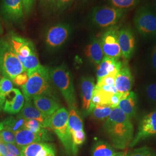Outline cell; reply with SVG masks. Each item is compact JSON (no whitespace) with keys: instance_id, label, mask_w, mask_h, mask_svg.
Segmentation results:
<instances>
[{"instance_id":"1","label":"cell","mask_w":156,"mask_h":156,"mask_svg":"<svg viewBox=\"0 0 156 156\" xmlns=\"http://www.w3.org/2000/svg\"><path fill=\"white\" fill-rule=\"evenodd\" d=\"M104 129L113 146L118 149H126L134 138V126L131 119L119 107L112 109L104 124Z\"/></svg>"},{"instance_id":"2","label":"cell","mask_w":156,"mask_h":156,"mask_svg":"<svg viewBox=\"0 0 156 156\" xmlns=\"http://www.w3.org/2000/svg\"><path fill=\"white\" fill-rule=\"evenodd\" d=\"M27 73L28 80L22 86L23 94L25 100H33L34 97L39 95L53 96L51 93L49 70L47 67L41 66Z\"/></svg>"},{"instance_id":"3","label":"cell","mask_w":156,"mask_h":156,"mask_svg":"<svg viewBox=\"0 0 156 156\" xmlns=\"http://www.w3.org/2000/svg\"><path fill=\"white\" fill-rule=\"evenodd\" d=\"M69 112L65 108H61L53 113L45 120V128L52 129L64 146L67 154L75 156L73 140L68 125Z\"/></svg>"},{"instance_id":"4","label":"cell","mask_w":156,"mask_h":156,"mask_svg":"<svg viewBox=\"0 0 156 156\" xmlns=\"http://www.w3.org/2000/svg\"><path fill=\"white\" fill-rule=\"evenodd\" d=\"M50 79L63 95L69 108L76 109L77 101L71 74L65 65L53 68L49 71Z\"/></svg>"},{"instance_id":"5","label":"cell","mask_w":156,"mask_h":156,"mask_svg":"<svg viewBox=\"0 0 156 156\" xmlns=\"http://www.w3.org/2000/svg\"><path fill=\"white\" fill-rule=\"evenodd\" d=\"M26 71L8 39L0 38V72L12 80Z\"/></svg>"},{"instance_id":"6","label":"cell","mask_w":156,"mask_h":156,"mask_svg":"<svg viewBox=\"0 0 156 156\" xmlns=\"http://www.w3.org/2000/svg\"><path fill=\"white\" fill-rule=\"evenodd\" d=\"M127 12L111 6H98L93 9L90 19L91 23L97 27L111 28L116 26Z\"/></svg>"},{"instance_id":"7","label":"cell","mask_w":156,"mask_h":156,"mask_svg":"<svg viewBox=\"0 0 156 156\" xmlns=\"http://www.w3.org/2000/svg\"><path fill=\"white\" fill-rule=\"evenodd\" d=\"M134 23L136 30L143 37H156V13L149 6H141L136 11Z\"/></svg>"},{"instance_id":"8","label":"cell","mask_w":156,"mask_h":156,"mask_svg":"<svg viewBox=\"0 0 156 156\" xmlns=\"http://www.w3.org/2000/svg\"><path fill=\"white\" fill-rule=\"evenodd\" d=\"M119 31L116 26L108 28L99 39L104 56L116 60H119L122 56L118 41Z\"/></svg>"},{"instance_id":"9","label":"cell","mask_w":156,"mask_h":156,"mask_svg":"<svg viewBox=\"0 0 156 156\" xmlns=\"http://www.w3.org/2000/svg\"><path fill=\"white\" fill-rule=\"evenodd\" d=\"M154 136H156V109L142 118L137 133L129 146L133 147L140 141Z\"/></svg>"},{"instance_id":"10","label":"cell","mask_w":156,"mask_h":156,"mask_svg":"<svg viewBox=\"0 0 156 156\" xmlns=\"http://www.w3.org/2000/svg\"><path fill=\"white\" fill-rule=\"evenodd\" d=\"M71 28L66 24H57L48 30L45 35V42L49 48L54 49L61 46L68 38Z\"/></svg>"},{"instance_id":"11","label":"cell","mask_w":156,"mask_h":156,"mask_svg":"<svg viewBox=\"0 0 156 156\" xmlns=\"http://www.w3.org/2000/svg\"><path fill=\"white\" fill-rule=\"evenodd\" d=\"M118 41L122 56L126 60L130 59L136 48V39L133 30L129 27H124L119 30Z\"/></svg>"},{"instance_id":"12","label":"cell","mask_w":156,"mask_h":156,"mask_svg":"<svg viewBox=\"0 0 156 156\" xmlns=\"http://www.w3.org/2000/svg\"><path fill=\"white\" fill-rule=\"evenodd\" d=\"M15 134L16 144L20 148L33 143L42 142L52 140L51 135L45 129H44L43 131L39 133H34L27 129L24 128Z\"/></svg>"},{"instance_id":"13","label":"cell","mask_w":156,"mask_h":156,"mask_svg":"<svg viewBox=\"0 0 156 156\" xmlns=\"http://www.w3.org/2000/svg\"><path fill=\"white\" fill-rule=\"evenodd\" d=\"M8 40L17 57L27 58L33 53L36 51L35 46L32 41L18 35L13 31L9 33Z\"/></svg>"},{"instance_id":"14","label":"cell","mask_w":156,"mask_h":156,"mask_svg":"<svg viewBox=\"0 0 156 156\" xmlns=\"http://www.w3.org/2000/svg\"><path fill=\"white\" fill-rule=\"evenodd\" d=\"M1 11L8 22L21 21L24 17L22 0H2Z\"/></svg>"},{"instance_id":"15","label":"cell","mask_w":156,"mask_h":156,"mask_svg":"<svg viewBox=\"0 0 156 156\" xmlns=\"http://www.w3.org/2000/svg\"><path fill=\"white\" fill-rule=\"evenodd\" d=\"M133 76L127 62H123L122 67L115 79V86L117 92L122 94L129 93L133 88Z\"/></svg>"},{"instance_id":"16","label":"cell","mask_w":156,"mask_h":156,"mask_svg":"<svg viewBox=\"0 0 156 156\" xmlns=\"http://www.w3.org/2000/svg\"><path fill=\"white\" fill-rule=\"evenodd\" d=\"M20 156H56V150L51 144L37 142L22 147Z\"/></svg>"},{"instance_id":"17","label":"cell","mask_w":156,"mask_h":156,"mask_svg":"<svg viewBox=\"0 0 156 156\" xmlns=\"http://www.w3.org/2000/svg\"><path fill=\"white\" fill-rule=\"evenodd\" d=\"M33 101L34 105L46 117L50 116L60 107V104L50 95H37L34 97Z\"/></svg>"},{"instance_id":"18","label":"cell","mask_w":156,"mask_h":156,"mask_svg":"<svg viewBox=\"0 0 156 156\" xmlns=\"http://www.w3.org/2000/svg\"><path fill=\"white\" fill-rule=\"evenodd\" d=\"M4 111L9 114L15 115L19 113L24 104V97L17 89H13L6 95L4 101Z\"/></svg>"},{"instance_id":"19","label":"cell","mask_w":156,"mask_h":156,"mask_svg":"<svg viewBox=\"0 0 156 156\" xmlns=\"http://www.w3.org/2000/svg\"><path fill=\"white\" fill-rule=\"evenodd\" d=\"M94 79L93 77L84 76L81 79L82 109L85 115H88L90 101L95 88Z\"/></svg>"},{"instance_id":"20","label":"cell","mask_w":156,"mask_h":156,"mask_svg":"<svg viewBox=\"0 0 156 156\" xmlns=\"http://www.w3.org/2000/svg\"><path fill=\"white\" fill-rule=\"evenodd\" d=\"M85 55L90 61L95 65L98 66L100 63L105 56L99 39L94 37L91 38L86 47Z\"/></svg>"},{"instance_id":"21","label":"cell","mask_w":156,"mask_h":156,"mask_svg":"<svg viewBox=\"0 0 156 156\" xmlns=\"http://www.w3.org/2000/svg\"><path fill=\"white\" fill-rule=\"evenodd\" d=\"M118 107L127 116L133 119L136 116L137 95L133 91H130L120 100Z\"/></svg>"},{"instance_id":"22","label":"cell","mask_w":156,"mask_h":156,"mask_svg":"<svg viewBox=\"0 0 156 156\" xmlns=\"http://www.w3.org/2000/svg\"><path fill=\"white\" fill-rule=\"evenodd\" d=\"M32 100V99L26 100V102L20 111L19 115L26 120H36L44 127L45 120L47 117H45L35 106L34 105Z\"/></svg>"},{"instance_id":"23","label":"cell","mask_w":156,"mask_h":156,"mask_svg":"<svg viewBox=\"0 0 156 156\" xmlns=\"http://www.w3.org/2000/svg\"><path fill=\"white\" fill-rule=\"evenodd\" d=\"M26 121V119L19 114L16 117L13 116L6 117L0 123V130L8 129L15 133L24 128Z\"/></svg>"},{"instance_id":"24","label":"cell","mask_w":156,"mask_h":156,"mask_svg":"<svg viewBox=\"0 0 156 156\" xmlns=\"http://www.w3.org/2000/svg\"><path fill=\"white\" fill-rule=\"evenodd\" d=\"M68 125L70 133L83 130V123L76 109H71L69 112Z\"/></svg>"},{"instance_id":"25","label":"cell","mask_w":156,"mask_h":156,"mask_svg":"<svg viewBox=\"0 0 156 156\" xmlns=\"http://www.w3.org/2000/svg\"><path fill=\"white\" fill-rule=\"evenodd\" d=\"M116 154L111 145L102 140L96 142L92 150L93 156H113Z\"/></svg>"},{"instance_id":"26","label":"cell","mask_w":156,"mask_h":156,"mask_svg":"<svg viewBox=\"0 0 156 156\" xmlns=\"http://www.w3.org/2000/svg\"><path fill=\"white\" fill-rule=\"evenodd\" d=\"M19 61L22 63L26 72H29L39 68L42 65L40 64L38 57L36 51L33 53L27 58H23L21 57H18Z\"/></svg>"},{"instance_id":"27","label":"cell","mask_w":156,"mask_h":156,"mask_svg":"<svg viewBox=\"0 0 156 156\" xmlns=\"http://www.w3.org/2000/svg\"><path fill=\"white\" fill-rule=\"evenodd\" d=\"M108 2L111 6L128 11L138 5L140 0H108Z\"/></svg>"},{"instance_id":"28","label":"cell","mask_w":156,"mask_h":156,"mask_svg":"<svg viewBox=\"0 0 156 156\" xmlns=\"http://www.w3.org/2000/svg\"><path fill=\"white\" fill-rule=\"evenodd\" d=\"M112 109L109 105H97L95 107L91 113L95 119L102 120L109 117Z\"/></svg>"},{"instance_id":"29","label":"cell","mask_w":156,"mask_h":156,"mask_svg":"<svg viewBox=\"0 0 156 156\" xmlns=\"http://www.w3.org/2000/svg\"><path fill=\"white\" fill-rule=\"evenodd\" d=\"M112 58L111 57L104 56L102 60L97 66V82H98L102 78L109 75L108 72V67L111 62Z\"/></svg>"},{"instance_id":"30","label":"cell","mask_w":156,"mask_h":156,"mask_svg":"<svg viewBox=\"0 0 156 156\" xmlns=\"http://www.w3.org/2000/svg\"><path fill=\"white\" fill-rule=\"evenodd\" d=\"M13 84L9 78L3 77L0 80V99L4 102L6 95L13 89Z\"/></svg>"},{"instance_id":"31","label":"cell","mask_w":156,"mask_h":156,"mask_svg":"<svg viewBox=\"0 0 156 156\" xmlns=\"http://www.w3.org/2000/svg\"><path fill=\"white\" fill-rule=\"evenodd\" d=\"M74 151L75 156L76 155L78 151V146L82 145L86 140V134L84 130L75 131L71 133Z\"/></svg>"},{"instance_id":"32","label":"cell","mask_w":156,"mask_h":156,"mask_svg":"<svg viewBox=\"0 0 156 156\" xmlns=\"http://www.w3.org/2000/svg\"><path fill=\"white\" fill-rule=\"evenodd\" d=\"M24 128L34 133H39L45 128L41 123L36 120H26Z\"/></svg>"},{"instance_id":"33","label":"cell","mask_w":156,"mask_h":156,"mask_svg":"<svg viewBox=\"0 0 156 156\" xmlns=\"http://www.w3.org/2000/svg\"><path fill=\"white\" fill-rule=\"evenodd\" d=\"M126 156H156V153L150 147L144 146L135 149Z\"/></svg>"},{"instance_id":"34","label":"cell","mask_w":156,"mask_h":156,"mask_svg":"<svg viewBox=\"0 0 156 156\" xmlns=\"http://www.w3.org/2000/svg\"><path fill=\"white\" fill-rule=\"evenodd\" d=\"M0 138L5 144H16L15 134L10 130H0Z\"/></svg>"},{"instance_id":"35","label":"cell","mask_w":156,"mask_h":156,"mask_svg":"<svg viewBox=\"0 0 156 156\" xmlns=\"http://www.w3.org/2000/svg\"><path fill=\"white\" fill-rule=\"evenodd\" d=\"M116 75L114 74H109L106 75V76L102 78L98 82H97V86H115V79H116Z\"/></svg>"},{"instance_id":"36","label":"cell","mask_w":156,"mask_h":156,"mask_svg":"<svg viewBox=\"0 0 156 156\" xmlns=\"http://www.w3.org/2000/svg\"><path fill=\"white\" fill-rule=\"evenodd\" d=\"M146 94L149 100L156 102V83L151 84L146 88Z\"/></svg>"},{"instance_id":"37","label":"cell","mask_w":156,"mask_h":156,"mask_svg":"<svg viewBox=\"0 0 156 156\" xmlns=\"http://www.w3.org/2000/svg\"><path fill=\"white\" fill-rule=\"evenodd\" d=\"M73 0H55L54 10L62 11L70 5Z\"/></svg>"},{"instance_id":"38","label":"cell","mask_w":156,"mask_h":156,"mask_svg":"<svg viewBox=\"0 0 156 156\" xmlns=\"http://www.w3.org/2000/svg\"><path fill=\"white\" fill-rule=\"evenodd\" d=\"M28 76L26 71L17 75L15 78L12 80L13 82L17 86H23L27 83L28 80Z\"/></svg>"},{"instance_id":"39","label":"cell","mask_w":156,"mask_h":156,"mask_svg":"<svg viewBox=\"0 0 156 156\" xmlns=\"http://www.w3.org/2000/svg\"><path fill=\"white\" fill-rule=\"evenodd\" d=\"M127 94H122V93L117 92L116 94L113 95L110 100L109 106H111L112 108L118 107L119 104L120 100L125 96V95Z\"/></svg>"},{"instance_id":"40","label":"cell","mask_w":156,"mask_h":156,"mask_svg":"<svg viewBox=\"0 0 156 156\" xmlns=\"http://www.w3.org/2000/svg\"><path fill=\"white\" fill-rule=\"evenodd\" d=\"M35 0H22L24 13L26 15H30L33 9Z\"/></svg>"},{"instance_id":"41","label":"cell","mask_w":156,"mask_h":156,"mask_svg":"<svg viewBox=\"0 0 156 156\" xmlns=\"http://www.w3.org/2000/svg\"><path fill=\"white\" fill-rule=\"evenodd\" d=\"M8 153L15 156H20L21 148L16 144H5Z\"/></svg>"},{"instance_id":"42","label":"cell","mask_w":156,"mask_h":156,"mask_svg":"<svg viewBox=\"0 0 156 156\" xmlns=\"http://www.w3.org/2000/svg\"><path fill=\"white\" fill-rule=\"evenodd\" d=\"M55 0H39L41 6L45 10H54Z\"/></svg>"},{"instance_id":"43","label":"cell","mask_w":156,"mask_h":156,"mask_svg":"<svg viewBox=\"0 0 156 156\" xmlns=\"http://www.w3.org/2000/svg\"><path fill=\"white\" fill-rule=\"evenodd\" d=\"M151 62L153 69L156 71V45L154 46L151 55Z\"/></svg>"},{"instance_id":"44","label":"cell","mask_w":156,"mask_h":156,"mask_svg":"<svg viewBox=\"0 0 156 156\" xmlns=\"http://www.w3.org/2000/svg\"><path fill=\"white\" fill-rule=\"evenodd\" d=\"M7 153H8V151L6 147L5 144L0 138V156H5Z\"/></svg>"},{"instance_id":"45","label":"cell","mask_w":156,"mask_h":156,"mask_svg":"<svg viewBox=\"0 0 156 156\" xmlns=\"http://www.w3.org/2000/svg\"><path fill=\"white\" fill-rule=\"evenodd\" d=\"M127 154L126 152H118L116 154L113 156H126Z\"/></svg>"},{"instance_id":"46","label":"cell","mask_w":156,"mask_h":156,"mask_svg":"<svg viewBox=\"0 0 156 156\" xmlns=\"http://www.w3.org/2000/svg\"><path fill=\"white\" fill-rule=\"evenodd\" d=\"M2 26H1V22H0V34L2 33Z\"/></svg>"},{"instance_id":"47","label":"cell","mask_w":156,"mask_h":156,"mask_svg":"<svg viewBox=\"0 0 156 156\" xmlns=\"http://www.w3.org/2000/svg\"><path fill=\"white\" fill-rule=\"evenodd\" d=\"M3 104H4V102H2V101L1 100V99H0V108L2 106Z\"/></svg>"},{"instance_id":"48","label":"cell","mask_w":156,"mask_h":156,"mask_svg":"<svg viewBox=\"0 0 156 156\" xmlns=\"http://www.w3.org/2000/svg\"><path fill=\"white\" fill-rule=\"evenodd\" d=\"M14 156V155H13V154H12L11 153H8L6 154L5 156Z\"/></svg>"},{"instance_id":"49","label":"cell","mask_w":156,"mask_h":156,"mask_svg":"<svg viewBox=\"0 0 156 156\" xmlns=\"http://www.w3.org/2000/svg\"><path fill=\"white\" fill-rule=\"evenodd\" d=\"M84 1H87V0H83Z\"/></svg>"},{"instance_id":"50","label":"cell","mask_w":156,"mask_h":156,"mask_svg":"<svg viewBox=\"0 0 156 156\" xmlns=\"http://www.w3.org/2000/svg\"><path fill=\"white\" fill-rule=\"evenodd\" d=\"M155 5H156V4H155Z\"/></svg>"}]
</instances>
